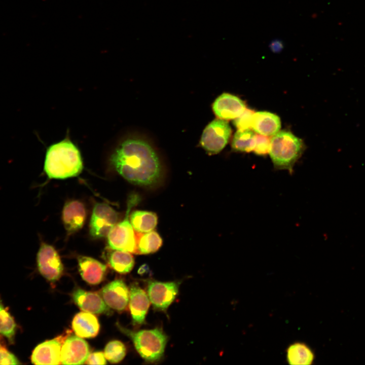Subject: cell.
Returning a JSON list of instances; mask_svg holds the SVG:
<instances>
[{
  "label": "cell",
  "mask_w": 365,
  "mask_h": 365,
  "mask_svg": "<svg viewBox=\"0 0 365 365\" xmlns=\"http://www.w3.org/2000/svg\"><path fill=\"white\" fill-rule=\"evenodd\" d=\"M113 166L129 182L142 186L156 184L161 176L160 162L146 141L130 138L121 142L111 157Z\"/></svg>",
  "instance_id": "obj_1"
},
{
  "label": "cell",
  "mask_w": 365,
  "mask_h": 365,
  "mask_svg": "<svg viewBox=\"0 0 365 365\" xmlns=\"http://www.w3.org/2000/svg\"><path fill=\"white\" fill-rule=\"evenodd\" d=\"M83 161L78 148L64 139L47 149L44 169L49 178L65 179L78 175L82 171Z\"/></svg>",
  "instance_id": "obj_2"
},
{
  "label": "cell",
  "mask_w": 365,
  "mask_h": 365,
  "mask_svg": "<svg viewBox=\"0 0 365 365\" xmlns=\"http://www.w3.org/2000/svg\"><path fill=\"white\" fill-rule=\"evenodd\" d=\"M304 150L302 140L289 131H279L271 139L269 154L274 168L287 170L290 174Z\"/></svg>",
  "instance_id": "obj_3"
},
{
  "label": "cell",
  "mask_w": 365,
  "mask_h": 365,
  "mask_svg": "<svg viewBox=\"0 0 365 365\" xmlns=\"http://www.w3.org/2000/svg\"><path fill=\"white\" fill-rule=\"evenodd\" d=\"M121 328L130 337L136 350L144 360L155 362L162 357L167 337L161 330L155 328L135 332Z\"/></svg>",
  "instance_id": "obj_4"
},
{
  "label": "cell",
  "mask_w": 365,
  "mask_h": 365,
  "mask_svg": "<svg viewBox=\"0 0 365 365\" xmlns=\"http://www.w3.org/2000/svg\"><path fill=\"white\" fill-rule=\"evenodd\" d=\"M138 200L135 195L130 196L124 218L116 224L108 233L107 243L111 249L135 253L136 234L130 221V212Z\"/></svg>",
  "instance_id": "obj_5"
},
{
  "label": "cell",
  "mask_w": 365,
  "mask_h": 365,
  "mask_svg": "<svg viewBox=\"0 0 365 365\" xmlns=\"http://www.w3.org/2000/svg\"><path fill=\"white\" fill-rule=\"evenodd\" d=\"M231 132V128L226 120L215 119L204 129L200 140L201 145L208 153L217 154L226 145Z\"/></svg>",
  "instance_id": "obj_6"
},
{
  "label": "cell",
  "mask_w": 365,
  "mask_h": 365,
  "mask_svg": "<svg viewBox=\"0 0 365 365\" xmlns=\"http://www.w3.org/2000/svg\"><path fill=\"white\" fill-rule=\"evenodd\" d=\"M37 266L41 274L51 282L58 280L63 267L59 255L51 245L42 243L36 256Z\"/></svg>",
  "instance_id": "obj_7"
},
{
  "label": "cell",
  "mask_w": 365,
  "mask_h": 365,
  "mask_svg": "<svg viewBox=\"0 0 365 365\" xmlns=\"http://www.w3.org/2000/svg\"><path fill=\"white\" fill-rule=\"evenodd\" d=\"M118 218V213L110 205L103 203L95 204L90 222V235L96 238L107 236Z\"/></svg>",
  "instance_id": "obj_8"
},
{
  "label": "cell",
  "mask_w": 365,
  "mask_h": 365,
  "mask_svg": "<svg viewBox=\"0 0 365 365\" xmlns=\"http://www.w3.org/2000/svg\"><path fill=\"white\" fill-rule=\"evenodd\" d=\"M178 290V284L175 282L157 281H150L147 288L148 297L153 306L161 310H166L172 303Z\"/></svg>",
  "instance_id": "obj_9"
},
{
  "label": "cell",
  "mask_w": 365,
  "mask_h": 365,
  "mask_svg": "<svg viewBox=\"0 0 365 365\" xmlns=\"http://www.w3.org/2000/svg\"><path fill=\"white\" fill-rule=\"evenodd\" d=\"M89 354L88 343L81 337L71 336L62 344L61 363L63 364H81L85 363Z\"/></svg>",
  "instance_id": "obj_10"
},
{
  "label": "cell",
  "mask_w": 365,
  "mask_h": 365,
  "mask_svg": "<svg viewBox=\"0 0 365 365\" xmlns=\"http://www.w3.org/2000/svg\"><path fill=\"white\" fill-rule=\"evenodd\" d=\"M62 337L45 341L33 350L31 360L34 364H60Z\"/></svg>",
  "instance_id": "obj_11"
},
{
  "label": "cell",
  "mask_w": 365,
  "mask_h": 365,
  "mask_svg": "<svg viewBox=\"0 0 365 365\" xmlns=\"http://www.w3.org/2000/svg\"><path fill=\"white\" fill-rule=\"evenodd\" d=\"M101 295L104 302L111 308L121 311L127 307L129 291L122 280L116 279L107 284L102 288Z\"/></svg>",
  "instance_id": "obj_12"
},
{
  "label": "cell",
  "mask_w": 365,
  "mask_h": 365,
  "mask_svg": "<svg viewBox=\"0 0 365 365\" xmlns=\"http://www.w3.org/2000/svg\"><path fill=\"white\" fill-rule=\"evenodd\" d=\"M246 108L244 102L236 96L223 93L218 96L212 105L213 111L217 117L228 120L235 119Z\"/></svg>",
  "instance_id": "obj_13"
},
{
  "label": "cell",
  "mask_w": 365,
  "mask_h": 365,
  "mask_svg": "<svg viewBox=\"0 0 365 365\" xmlns=\"http://www.w3.org/2000/svg\"><path fill=\"white\" fill-rule=\"evenodd\" d=\"M72 299L77 305L85 312L107 314L110 311L104 300L96 293L78 288L74 291Z\"/></svg>",
  "instance_id": "obj_14"
},
{
  "label": "cell",
  "mask_w": 365,
  "mask_h": 365,
  "mask_svg": "<svg viewBox=\"0 0 365 365\" xmlns=\"http://www.w3.org/2000/svg\"><path fill=\"white\" fill-rule=\"evenodd\" d=\"M84 204L77 200L69 201L64 205L62 219L66 230L69 233L75 232L83 226L86 219Z\"/></svg>",
  "instance_id": "obj_15"
},
{
  "label": "cell",
  "mask_w": 365,
  "mask_h": 365,
  "mask_svg": "<svg viewBox=\"0 0 365 365\" xmlns=\"http://www.w3.org/2000/svg\"><path fill=\"white\" fill-rule=\"evenodd\" d=\"M79 270L83 279L91 284L100 283L104 277L106 266L98 261L86 256L78 258Z\"/></svg>",
  "instance_id": "obj_16"
},
{
  "label": "cell",
  "mask_w": 365,
  "mask_h": 365,
  "mask_svg": "<svg viewBox=\"0 0 365 365\" xmlns=\"http://www.w3.org/2000/svg\"><path fill=\"white\" fill-rule=\"evenodd\" d=\"M129 307L133 322L142 323L150 306V299L145 292L135 284L131 285L129 291Z\"/></svg>",
  "instance_id": "obj_17"
},
{
  "label": "cell",
  "mask_w": 365,
  "mask_h": 365,
  "mask_svg": "<svg viewBox=\"0 0 365 365\" xmlns=\"http://www.w3.org/2000/svg\"><path fill=\"white\" fill-rule=\"evenodd\" d=\"M281 122L278 116L268 112L254 113L252 116L251 128L258 134L271 136L279 132Z\"/></svg>",
  "instance_id": "obj_18"
},
{
  "label": "cell",
  "mask_w": 365,
  "mask_h": 365,
  "mask_svg": "<svg viewBox=\"0 0 365 365\" xmlns=\"http://www.w3.org/2000/svg\"><path fill=\"white\" fill-rule=\"evenodd\" d=\"M97 318L89 312L77 313L72 321V328L76 335L81 338H90L96 337L99 331Z\"/></svg>",
  "instance_id": "obj_19"
},
{
  "label": "cell",
  "mask_w": 365,
  "mask_h": 365,
  "mask_svg": "<svg viewBox=\"0 0 365 365\" xmlns=\"http://www.w3.org/2000/svg\"><path fill=\"white\" fill-rule=\"evenodd\" d=\"M286 359L289 364L310 365L314 359V354L306 344L295 342L289 345L286 349Z\"/></svg>",
  "instance_id": "obj_20"
},
{
  "label": "cell",
  "mask_w": 365,
  "mask_h": 365,
  "mask_svg": "<svg viewBox=\"0 0 365 365\" xmlns=\"http://www.w3.org/2000/svg\"><path fill=\"white\" fill-rule=\"evenodd\" d=\"M136 234L135 253L145 254L156 252L162 245V239L156 231L138 233Z\"/></svg>",
  "instance_id": "obj_21"
},
{
  "label": "cell",
  "mask_w": 365,
  "mask_h": 365,
  "mask_svg": "<svg viewBox=\"0 0 365 365\" xmlns=\"http://www.w3.org/2000/svg\"><path fill=\"white\" fill-rule=\"evenodd\" d=\"M130 221L136 232L147 233L153 231L156 227L158 217L153 212L135 210L130 214Z\"/></svg>",
  "instance_id": "obj_22"
},
{
  "label": "cell",
  "mask_w": 365,
  "mask_h": 365,
  "mask_svg": "<svg viewBox=\"0 0 365 365\" xmlns=\"http://www.w3.org/2000/svg\"><path fill=\"white\" fill-rule=\"evenodd\" d=\"M107 260L111 267L121 274L129 272L134 264L130 252L118 249H112L107 254Z\"/></svg>",
  "instance_id": "obj_23"
},
{
  "label": "cell",
  "mask_w": 365,
  "mask_h": 365,
  "mask_svg": "<svg viewBox=\"0 0 365 365\" xmlns=\"http://www.w3.org/2000/svg\"><path fill=\"white\" fill-rule=\"evenodd\" d=\"M256 135L251 129L238 130L232 140V149L235 151L241 152L253 151L256 142Z\"/></svg>",
  "instance_id": "obj_24"
},
{
  "label": "cell",
  "mask_w": 365,
  "mask_h": 365,
  "mask_svg": "<svg viewBox=\"0 0 365 365\" xmlns=\"http://www.w3.org/2000/svg\"><path fill=\"white\" fill-rule=\"evenodd\" d=\"M16 329V324L14 319L4 306L0 298V334L12 342Z\"/></svg>",
  "instance_id": "obj_25"
},
{
  "label": "cell",
  "mask_w": 365,
  "mask_h": 365,
  "mask_svg": "<svg viewBox=\"0 0 365 365\" xmlns=\"http://www.w3.org/2000/svg\"><path fill=\"white\" fill-rule=\"evenodd\" d=\"M126 349L123 343L118 340L109 342L106 345L104 354L105 358L112 363L121 361L126 355Z\"/></svg>",
  "instance_id": "obj_26"
},
{
  "label": "cell",
  "mask_w": 365,
  "mask_h": 365,
  "mask_svg": "<svg viewBox=\"0 0 365 365\" xmlns=\"http://www.w3.org/2000/svg\"><path fill=\"white\" fill-rule=\"evenodd\" d=\"M254 111L245 108L243 112L234 120V125L238 130H247L251 129L252 119Z\"/></svg>",
  "instance_id": "obj_27"
},
{
  "label": "cell",
  "mask_w": 365,
  "mask_h": 365,
  "mask_svg": "<svg viewBox=\"0 0 365 365\" xmlns=\"http://www.w3.org/2000/svg\"><path fill=\"white\" fill-rule=\"evenodd\" d=\"M271 146V139L268 136L263 135H256V142L253 150L254 154L259 156H265L269 153Z\"/></svg>",
  "instance_id": "obj_28"
},
{
  "label": "cell",
  "mask_w": 365,
  "mask_h": 365,
  "mask_svg": "<svg viewBox=\"0 0 365 365\" xmlns=\"http://www.w3.org/2000/svg\"><path fill=\"white\" fill-rule=\"evenodd\" d=\"M20 364L17 357L6 349L0 348V364Z\"/></svg>",
  "instance_id": "obj_29"
},
{
  "label": "cell",
  "mask_w": 365,
  "mask_h": 365,
  "mask_svg": "<svg viewBox=\"0 0 365 365\" xmlns=\"http://www.w3.org/2000/svg\"><path fill=\"white\" fill-rule=\"evenodd\" d=\"M104 354L102 352H95L89 354L85 363L87 364H105L106 363Z\"/></svg>",
  "instance_id": "obj_30"
},
{
  "label": "cell",
  "mask_w": 365,
  "mask_h": 365,
  "mask_svg": "<svg viewBox=\"0 0 365 365\" xmlns=\"http://www.w3.org/2000/svg\"><path fill=\"white\" fill-rule=\"evenodd\" d=\"M269 47L274 53H279L283 48V44L280 40L272 41L270 44Z\"/></svg>",
  "instance_id": "obj_31"
},
{
  "label": "cell",
  "mask_w": 365,
  "mask_h": 365,
  "mask_svg": "<svg viewBox=\"0 0 365 365\" xmlns=\"http://www.w3.org/2000/svg\"><path fill=\"white\" fill-rule=\"evenodd\" d=\"M0 347H1V346H0Z\"/></svg>",
  "instance_id": "obj_32"
}]
</instances>
